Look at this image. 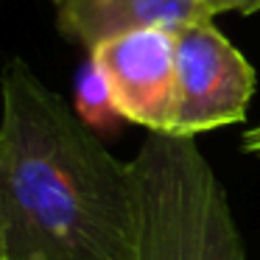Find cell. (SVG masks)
I'll use <instances>...</instances> for the list:
<instances>
[{"label":"cell","mask_w":260,"mask_h":260,"mask_svg":"<svg viewBox=\"0 0 260 260\" xmlns=\"http://www.w3.org/2000/svg\"><path fill=\"white\" fill-rule=\"evenodd\" d=\"M3 260H135L132 165L23 59L0 73Z\"/></svg>","instance_id":"1"},{"label":"cell","mask_w":260,"mask_h":260,"mask_svg":"<svg viewBox=\"0 0 260 260\" xmlns=\"http://www.w3.org/2000/svg\"><path fill=\"white\" fill-rule=\"evenodd\" d=\"M129 165L135 260H249L226 190L193 137L148 132Z\"/></svg>","instance_id":"2"},{"label":"cell","mask_w":260,"mask_h":260,"mask_svg":"<svg viewBox=\"0 0 260 260\" xmlns=\"http://www.w3.org/2000/svg\"><path fill=\"white\" fill-rule=\"evenodd\" d=\"M176 115L171 135L196 137L246 118L254 68L210 20L174 31Z\"/></svg>","instance_id":"3"},{"label":"cell","mask_w":260,"mask_h":260,"mask_svg":"<svg viewBox=\"0 0 260 260\" xmlns=\"http://www.w3.org/2000/svg\"><path fill=\"white\" fill-rule=\"evenodd\" d=\"M90 59L107 79L120 118L148 132L171 135L176 115L174 31H129L95 45Z\"/></svg>","instance_id":"4"},{"label":"cell","mask_w":260,"mask_h":260,"mask_svg":"<svg viewBox=\"0 0 260 260\" xmlns=\"http://www.w3.org/2000/svg\"><path fill=\"white\" fill-rule=\"evenodd\" d=\"M202 20H213L204 0H56L62 34L87 51L129 31H179Z\"/></svg>","instance_id":"5"},{"label":"cell","mask_w":260,"mask_h":260,"mask_svg":"<svg viewBox=\"0 0 260 260\" xmlns=\"http://www.w3.org/2000/svg\"><path fill=\"white\" fill-rule=\"evenodd\" d=\"M76 115L92 132L109 129L120 118L112 104V92L107 87V79L101 76V70L95 68L92 59H87V64L79 70V79H76Z\"/></svg>","instance_id":"6"},{"label":"cell","mask_w":260,"mask_h":260,"mask_svg":"<svg viewBox=\"0 0 260 260\" xmlns=\"http://www.w3.org/2000/svg\"><path fill=\"white\" fill-rule=\"evenodd\" d=\"M207 12L213 14H221V12H260V0H204Z\"/></svg>","instance_id":"7"},{"label":"cell","mask_w":260,"mask_h":260,"mask_svg":"<svg viewBox=\"0 0 260 260\" xmlns=\"http://www.w3.org/2000/svg\"><path fill=\"white\" fill-rule=\"evenodd\" d=\"M243 151H246V154H254V157H260V123L243 135Z\"/></svg>","instance_id":"8"},{"label":"cell","mask_w":260,"mask_h":260,"mask_svg":"<svg viewBox=\"0 0 260 260\" xmlns=\"http://www.w3.org/2000/svg\"><path fill=\"white\" fill-rule=\"evenodd\" d=\"M0 260H3V235H0Z\"/></svg>","instance_id":"9"}]
</instances>
